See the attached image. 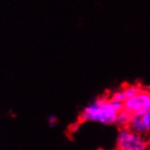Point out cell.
Masks as SVG:
<instances>
[{
	"mask_svg": "<svg viewBox=\"0 0 150 150\" xmlns=\"http://www.w3.org/2000/svg\"><path fill=\"white\" fill-rule=\"evenodd\" d=\"M123 111L121 102L110 98H99L83 110L81 119L86 122H97L101 124L117 123L119 116Z\"/></svg>",
	"mask_w": 150,
	"mask_h": 150,
	"instance_id": "obj_1",
	"label": "cell"
},
{
	"mask_svg": "<svg viewBox=\"0 0 150 150\" xmlns=\"http://www.w3.org/2000/svg\"><path fill=\"white\" fill-rule=\"evenodd\" d=\"M148 110H150V93L148 89L142 87L136 94L127 98L123 102V111L127 113L128 115L145 112Z\"/></svg>",
	"mask_w": 150,
	"mask_h": 150,
	"instance_id": "obj_3",
	"label": "cell"
},
{
	"mask_svg": "<svg viewBox=\"0 0 150 150\" xmlns=\"http://www.w3.org/2000/svg\"><path fill=\"white\" fill-rule=\"evenodd\" d=\"M148 90H149V93H150V87H149V89H148Z\"/></svg>",
	"mask_w": 150,
	"mask_h": 150,
	"instance_id": "obj_5",
	"label": "cell"
},
{
	"mask_svg": "<svg viewBox=\"0 0 150 150\" xmlns=\"http://www.w3.org/2000/svg\"><path fill=\"white\" fill-rule=\"evenodd\" d=\"M142 135H149L150 133V110L129 115L127 126Z\"/></svg>",
	"mask_w": 150,
	"mask_h": 150,
	"instance_id": "obj_4",
	"label": "cell"
},
{
	"mask_svg": "<svg viewBox=\"0 0 150 150\" xmlns=\"http://www.w3.org/2000/svg\"><path fill=\"white\" fill-rule=\"evenodd\" d=\"M149 136H150V133H149Z\"/></svg>",
	"mask_w": 150,
	"mask_h": 150,
	"instance_id": "obj_6",
	"label": "cell"
},
{
	"mask_svg": "<svg viewBox=\"0 0 150 150\" xmlns=\"http://www.w3.org/2000/svg\"><path fill=\"white\" fill-rule=\"evenodd\" d=\"M117 150H147L149 142L145 135L138 134L128 127L122 128L116 138Z\"/></svg>",
	"mask_w": 150,
	"mask_h": 150,
	"instance_id": "obj_2",
	"label": "cell"
}]
</instances>
